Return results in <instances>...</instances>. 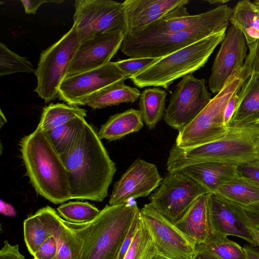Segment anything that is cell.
<instances>
[{
  "instance_id": "6da1fadb",
  "label": "cell",
  "mask_w": 259,
  "mask_h": 259,
  "mask_svg": "<svg viewBox=\"0 0 259 259\" xmlns=\"http://www.w3.org/2000/svg\"><path fill=\"white\" fill-rule=\"evenodd\" d=\"M68 176L72 199L101 202L116 171L101 139L87 121L71 148L60 156Z\"/></svg>"
},
{
  "instance_id": "7a4b0ae2",
  "label": "cell",
  "mask_w": 259,
  "mask_h": 259,
  "mask_svg": "<svg viewBox=\"0 0 259 259\" xmlns=\"http://www.w3.org/2000/svg\"><path fill=\"white\" fill-rule=\"evenodd\" d=\"M259 160V122L230 125L227 134L214 142L181 148H171L166 168L168 172L199 163L218 162L237 166Z\"/></svg>"
},
{
  "instance_id": "3957f363",
  "label": "cell",
  "mask_w": 259,
  "mask_h": 259,
  "mask_svg": "<svg viewBox=\"0 0 259 259\" xmlns=\"http://www.w3.org/2000/svg\"><path fill=\"white\" fill-rule=\"evenodd\" d=\"M140 210L136 202L107 205L91 222L64 220L79 245V259H116L131 226Z\"/></svg>"
},
{
  "instance_id": "277c9868",
  "label": "cell",
  "mask_w": 259,
  "mask_h": 259,
  "mask_svg": "<svg viewBox=\"0 0 259 259\" xmlns=\"http://www.w3.org/2000/svg\"><path fill=\"white\" fill-rule=\"evenodd\" d=\"M26 174L35 191L58 204L72 199L66 167L44 131L36 127L20 142Z\"/></svg>"
},
{
  "instance_id": "5b68a950",
  "label": "cell",
  "mask_w": 259,
  "mask_h": 259,
  "mask_svg": "<svg viewBox=\"0 0 259 259\" xmlns=\"http://www.w3.org/2000/svg\"><path fill=\"white\" fill-rule=\"evenodd\" d=\"M226 31L218 33L160 58L129 78L137 87H158L168 90L176 80L204 66Z\"/></svg>"
},
{
  "instance_id": "8992f818",
  "label": "cell",
  "mask_w": 259,
  "mask_h": 259,
  "mask_svg": "<svg viewBox=\"0 0 259 259\" xmlns=\"http://www.w3.org/2000/svg\"><path fill=\"white\" fill-rule=\"evenodd\" d=\"M251 72L250 57L248 54L242 67L201 112L179 131L175 144L181 148H188L214 142L226 135L229 130V126L224 122L226 106L231 96L241 88Z\"/></svg>"
},
{
  "instance_id": "52a82bcc",
  "label": "cell",
  "mask_w": 259,
  "mask_h": 259,
  "mask_svg": "<svg viewBox=\"0 0 259 259\" xmlns=\"http://www.w3.org/2000/svg\"><path fill=\"white\" fill-rule=\"evenodd\" d=\"M80 43L73 24L67 32L40 54L34 73L37 78L34 92L46 103L58 98L60 86Z\"/></svg>"
},
{
  "instance_id": "ba28073f",
  "label": "cell",
  "mask_w": 259,
  "mask_h": 259,
  "mask_svg": "<svg viewBox=\"0 0 259 259\" xmlns=\"http://www.w3.org/2000/svg\"><path fill=\"white\" fill-rule=\"evenodd\" d=\"M210 192L181 170L168 172L150 195V202L173 224L181 220L195 202Z\"/></svg>"
},
{
  "instance_id": "9c48e42d",
  "label": "cell",
  "mask_w": 259,
  "mask_h": 259,
  "mask_svg": "<svg viewBox=\"0 0 259 259\" xmlns=\"http://www.w3.org/2000/svg\"><path fill=\"white\" fill-rule=\"evenodd\" d=\"M227 29L224 26L210 25L168 33L124 37L120 50L130 58H161Z\"/></svg>"
},
{
  "instance_id": "30bf717a",
  "label": "cell",
  "mask_w": 259,
  "mask_h": 259,
  "mask_svg": "<svg viewBox=\"0 0 259 259\" xmlns=\"http://www.w3.org/2000/svg\"><path fill=\"white\" fill-rule=\"evenodd\" d=\"M73 24L80 42L97 35L124 30L122 3L112 0H76Z\"/></svg>"
},
{
  "instance_id": "8fae6325",
  "label": "cell",
  "mask_w": 259,
  "mask_h": 259,
  "mask_svg": "<svg viewBox=\"0 0 259 259\" xmlns=\"http://www.w3.org/2000/svg\"><path fill=\"white\" fill-rule=\"evenodd\" d=\"M206 80L198 79L193 73L182 78L170 96L163 119L179 131L192 121L211 100Z\"/></svg>"
},
{
  "instance_id": "7c38bea8",
  "label": "cell",
  "mask_w": 259,
  "mask_h": 259,
  "mask_svg": "<svg viewBox=\"0 0 259 259\" xmlns=\"http://www.w3.org/2000/svg\"><path fill=\"white\" fill-rule=\"evenodd\" d=\"M141 218L152 236L157 253L170 259H193L196 244L166 219L150 203L140 209Z\"/></svg>"
},
{
  "instance_id": "4fadbf2b",
  "label": "cell",
  "mask_w": 259,
  "mask_h": 259,
  "mask_svg": "<svg viewBox=\"0 0 259 259\" xmlns=\"http://www.w3.org/2000/svg\"><path fill=\"white\" fill-rule=\"evenodd\" d=\"M129 76L110 62L95 69L66 77L61 83L58 98L67 104L79 106L83 99L113 83Z\"/></svg>"
},
{
  "instance_id": "5bb4252c",
  "label": "cell",
  "mask_w": 259,
  "mask_h": 259,
  "mask_svg": "<svg viewBox=\"0 0 259 259\" xmlns=\"http://www.w3.org/2000/svg\"><path fill=\"white\" fill-rule=\"evenodd\" d=\"M247 44L242 31L231 24L214 60L208 80L210 90L218 93L243 66L247 56Z\"/></svg>"
},
{
  "instance_id": "9a60e30c",
  "label": "cell",
  "mask_w": 259,
  "mask_h": 259,
  "mask_svg": "<svg viewBox=\"0 0 259 259\" xmlns=\"http://www.w3.org/2000/svg\"><path fill=\"white\" fill-rule=\"evenodd\" d=\"M162 180L155 164L138 159L115 183L109 205L121 204L131 199L148 196L159 187Z\"/></svg>"
},
{
  "instance_id": "2e32d148",
  "label": "cell",
  "mask_w": 259,
  "mask_h": 259,
  "mask_svg": "<svg viewBox=\"0 0 259 259\" xmlns=\"http://www.w3.org/2000/svg\"><path fill=\"white\" fill-rule=\"evenodd\" d=\"M124 38L123 31L117 30L80 43L66 77L99 68L111 62L120 49Z\"/></svg>"
},
{
  "instance_id": "e0dca14e",
  "label": "cell",
  "mask_w": 259,
  "mask_h": 259,
  "mask_svg": "<svg viewBox=\"0 0 259 259\" xmlns=\"http://www.w3.org/2000/svg\"><path fill=\"white\" fill-rule=\"evenodd\" d=\"M189 3V0L124 1V37L137 36L153 22Z\"/></svg>"
},
{
  "instance_id": "ac0fdd59",
  "label": "cell",
  "mask_w": 259,
  "mask_h": 259,
  "mask_svg": "<svg viewBox=\"0 0 259 259\" xmlns=\"http://www.w3.org/2000/svg\"><path fill=\"white\" fill-rule=\"evenodd\" d=\"M207 201L211 231L227 237L236 236L257 246L246 223L228 201L210 193L207 194Z\"/></svg>"
},
{
  "instance_id": "d6986e66",
  "label": "cell",
  "mask_w": 259,
  "mask_h": 259,
  "mask_svg": "<svg viewBox=\"0 0 259 259\" xmlns=\"http://www.w3.org/2000/svg\"><path fill=\"white\" fill-rule=\"evenodd\" d=\"M61 220L62 218L54 208L47 206L24 221V241L33 256L47 239L58 232Z\"/></svg>"
},
{
  "instance_id": "ffe728a7",
  "label": "cell",
  "mask_w": 259,
  "mask_h": 259,
  "mask_svg": "<svg viewBox=\"0 0 259 259\" xmlns=\"http://www.w3.org/2000/svg\"><path fill=\"white\" fill-rule=\"evenodd\" d=\"M180 170L193 179L210 193H213L224 183L240 175L238 166L218 162L191 165Z\"/></svg>"
},
{
  "instance_id": "44dd1931",
  "label": "cell",
  "mask_w": 259,
  "mask_h": 259,
  "mask_svg": "<svg viewBox=\"0 0 259 259\" xmlns=\"http://www.w3.org/2000/svg\"><path fill=\"white\" fill-rule=\"evenodd\" d=\"M175 225L196 245L204 243L210 232L207 194L200 196Z\"/></svg>"
},
{
  "instance_id": "7402d4cb",
  "label": "cell",
  "mask_w": 259,
  "mask_h": 259,
  "mask_svg": "<svg viewBox=\"0 0 259 259\" xmlns=\"http://www.w3.org/2000/svg\"><path fill=\"white\" fill-rule=\"evenodd\" d=\"M124 81L113 83L88 96L81 101L79 106L87 105L96 109L135 102L141 93L137 88L126 85Z\"/></svg>"
},
{
  "instance_id": "603a6c76",
  "label": "cell",
  "mask_w": 259,
  "mask_h": 259,
  "mask_svg": "<svg viewBox=\"0 0 259 259\" xmlns=\"http://www.w3.org/2000/svg\"><path fill=\"white\" fill-rule=\"evenodd\" d=\"M239 95L237 108L229 125L259 122V75L251 72Z\"/></svg>"
},
{
  "instance_id": "cb8c5ba5",
  "label": "cell",
  "mask_w": 259,
  "mask_h": 259,
  "mask_svg": "<svg viewBox=\"0 0 259 259\" xmlns=\"http://www.w3.org/2000/svg\"><path fill=\"white\" fill-rule=\"evenodd\" d=\"M144 126L141 111L133 108L111 116L99 130L101 139L116 141L127 135L139 132Z\"/></svg>"
},
{
  "instance_id": "d4e9b609",
  "label": "cell",
  "mask_w": 259,
  "mask_h": 259,
  "mask_svg": "<svg viewBox=\"0 0 259 259\" xmlns=\"http://www.w3.org/2000/svg\"><path fill=\"white\" fill-rule=\"evenodd\" d=\"M213 194L233 203L247 206L259 201V184L240 175L224 183Z\"/></svg>"
},
{
  "instance_id": "484cf974",
  "label": "cell",
  "mask_w": 259,
  "mask_h": 259,
  "mask_svg": "<svg viewBox=\"0 0 259 259\" xmlns=\"http://www.w3.org/2000/svg\"><path fill=\"white\" fill-rule=\"evenodd\" d=\"M231 23L243 33L248 45L259 39V1L238 2L233 9Z\"/></svg>"
},
{
  "instance_id": "4316f807",
  "label": "cell",
  "mask_w": 259,
  "mask_h": 259,
  "mask_svg": "<svg viewBox=\"0 0 259 259\" xmlns=\"http://www.w3.org/2000/svg\"><path fill=\"white\" fill-rule=\"evenodd\" d=\"M167 93L158 87L148 88L141 94L140 111L143 121L150 130L153 129L163 117Z\"/></svg>"
},
{
  "instance_id": "83f0119b",
  "label": "cell",
  "mask_w": 259,
  "mask_h": 259,
  "mask_svg": "<svg viewBox=\"0 0 259 259\" xmlns=\"http://www.w3.org/2000/svg\"><path fill=\"white\" fill-rule=\"evenodd\" d=\"M87 111L78 106L51 104L44 108L37 128L47 131L79 116L85 117Z\"/></svg>"
},
{
  "instance_id": "f1b7e54d",
  "label": "cell",
  "mask_w": 259,
  "mask_h": 259,
  "mask_svg": "<svg viewBox=\"0 0 259 259\" xmlns=\"http://www.w3.org/2000/svg\"><path fill=\"white\" fill-rule=\"evenodd\" d=\"M197 251L209 253L219 259H246L243 247L225 236L210 231L206 241L196 245Z\"/></svg>"
},
{
  "instance_id": "f546056e",
  "label": "cell",
  "mask_w": 259,
  "mask_h": 259,
  "mask_svg": "<svg viewBox=\"0 0 259 259\" xmlns=\"http://www.w3.org/2000/svg\"><path fill=\"white\" fill-rule=\"evenodd\" d=\"M85 122L84 117L79 116L44 132L57 152L62 156L71 148Z\"/></svg>"
},
{
  "instance_id": "4dcf8cb0",
  "label": "cell",
  "mask_w": 259,
  "mask_h": 259,
  "mask_svg": "<svg viewBox=\"0 0 259 259\" xmlns=\"http://www.w3.org/2000/svg\"><path fill=\"white\" fill-rule=\"evenodd\" d=\"M59 215L67 222L85 223L93 220L100 212L97 207L88 202L71 201L57 208Z\"/></svg>"
},
{
  "instance_id": "1f68e13d",
  "label": "cell",
  "mask_w": 259,
  "mask_h": 259,
  "mask_svg": "<svg viewBox=\"0 0 259 259\" xmlns=\"http://www.w3.org/2000/svg\"><path fill=\"white\" fill-rule=\"evenodd\" d=\"M156 253L154 240L141 218L136 235L123 259H151Z\"/></svg>"
},
{
  "instance_id": "d6a6232c",
  "label": "cell",
  "mask_w": 259,
  "mask_h": 259,
  "mask_svg": "<svg viewBox=\"0 0 259 259\" xmlns=\"http://www.w3.org/2000/svg\"><path fill=\"white\" fill-rule=\"evenodd\" d=\"M32 63L25 57L10 50L4 44L0 43V76L15 73H35Z\"/></svg>"
},
{
  "instance_id": "836d02e7",
  "label": "cell",
  "mask_w": 259,
  "mask_h": 259,
  "mask_svg": "<svg viewBox=\"0 0 259 259\" xmlns=\"http://www.w3.org/2000/svg\"><path fill=\"white\" fill-rule=\"evenodd\" d=\"M55 236L58 242V249L55 259H79L78 242L62 218L60 229Z\"/></svg>"
},
{
  "instance_id": "e575fe53",
  "label": "cell",
  "mask_w": 259,
  "mask_h": 259,
  "mask_svg": "<svg viewBox=\"0 0 259 259\" xmlns=\"http://www.w3.org/2000/svg\"><path fill=\"white\" fill-rule=\"evenodd\" d=\"M160 58H130L115 62L117 67L129 78L156 62Z\"/></svg>"
},
{
  "instance_id": "d590c367",
  "label": "cell",
  "mask_w": 259,
  "mask_h": 259,
  "mask_svg": "<svg viewBox=\"0 0 259 259\" xmlns=\"http://www.w3.org/2000/svg\"><path fill=\"white\" fill-rule=\"evenodd\" d=\"M227 201L230 203L246 225L259 230V201L247 206H241Z\"/></svg>"
},
{
  "instance_id": "8d00e7d4",
  "label": "cell",
  "mask_w": 259,
  "mask_h": 259,
  "mask_svg": "<svg viewBox=\"0 0 259 259\" xmlns=\"http://www.w3.org/2000/svg\"><path fill=\"white\" fill-rule=\"evenodd\" d=\"M58 249V242L55 236L50 237L39 247L33 256L35 259H55Z\"/></svg>"
},
{
  "instance_id": "74e56055",
  "label": "cell",
  "mask_w": 259,
  "mask_h": 259,
  "mask_svg": "<svg viewBox=\"0 0 259 259\" xmlns=\"http://www.w3.org/2000/svg\"><path fill=\"white\" fill-rule=\"evenodd\" d=\"M141 219L140 211L137 214L128 230L127 235L122 244L116 259H123L134 239L138 230Z\"/></svg>"
},
{
  "instance_id": "f35d334b",
  "label": "cell",
  "mask_w": 259,
  "mask_h": 259,
  "mask_svg": "<svg viewBox=\"0 0 259 259\" xmlns=\"http://www.w3.org/2000/svg\"><path fill=\"white\" fill-rule=\"evenodd\" d=\"M240 175L248 178L259 184V160L238 166Z\"/></svg>"
},
{
  "instance_id": "ab89813d",
  "label": "cell",
  "mask_w": 259,
  "mask_h": 259,
  "mask_svg": "<svg viewBox=\"0 0 259 259\" xmlns=\"http://www.w3.org/2000/svg\"><path fill=\"white\" fill-rule=\"evenodd\" d=\"M0 259H25V256L20 253L18 244L12 245L6 240L0 250Z\"/></svg>"
},
{
  "instance_id": "60d3db41",
  "label": "cell",
  "mask_w": 259,
  "mask_h": 259,
  "mask_svg": "<svg viewBox=\"0 0 259 259\" xmlns=\"http://www.w3.org/2000/svg\"><path fill=\"white\" fill-rule=\"evenodd\" d=\"M240 90L234 93L231 96L226 106L224 115V122L225 125L227 126H229L237 108L239 99V92Z\"/></svg>"
},
{
  "instance_id": "b9f144b4",
  "label": "cell",
  "mask_w": 259,
  "mask_h": 259,
  "mask_svg": "<svg viewBox=\"0 0 259 259\" xmlns=\"http://www.w3.org/2000/svg\"><path fill=\"white\" fill-rule=\"evenodd\" d=\"M21 2L24 7L25 12L27 14H35L39 7L42 4L47 3H54L61 4L64 1L53 0H22Z\"/></svg>"
},
{
  "instance_id": "7bdbcfd3",
  "label": "cell",
  "mask_w": 259,
  "mask_h": 259,
  "mask_svg": "<svg viewBox=\"0 0 259 259\" xmlns=\"http://www.w3.org/2000/svg\"><path fill=\"white\" fill-rule=\"evenodd\" d=\"M250 57L252 73L259 75V39L248 45Z\"/></svg>"
},
{
  "instance_id": "ee69618b",
  "label": "cell",
  "mask_w": 259,
  "mask_h": 259,
  "mask_svg": "<svg viewBox=\"0 0 259 259\" xmlns=\"http://www.w3.org/2000/svg\"><path fill=\"white\" fill-rule=\"evenodd\" d=\"M0 212L1 214L8 217H15L17 212L15 208L10 203L3 201H0Z\"/></svg>"
},
{
  "instance_id": "f6af8a7d",
  "label": "cell",
  "mask_w": 259,
  "mask_h": 259,
  "mask_svg": "<svg viewBox=\"0 0 259 259\" xmlns=\"http://www.w3.org/2000/svg\"><path fill=\"white\" fill-rule=\"evenodd\" d=\"M246 259H259V251L251 245H246L243 247Z\"/></svg>"
},
{
  "instance_id": "bcb514c9",
  "label": "cell",
  "mask_w": 259,
  "mask_h": 259,
  "mask_svg": "<svg viewBox=\"0 0 259 259\" xmlns=\"http://www.w3.org/2000/svg\"><path fill=\"white\" fill-rule=\"evenodd\" d=\"M193 259H219L215 256L201 251H197V254Z\"/></svg>"
},
{
  "instance_id": "7dc6e473",
  "label": "cell",
  "mask_w": 259,
  "mask_h": 259,
  "mask_svg": "<svg viewBox=\"0 0 259 259\" xmlns=\"http://www.w3.org/2000/svg\"><path fill=\"white\" fill-rule=\"evenodd\" d=\"M246 225L253 238L255 241L257 246H259V230L254 228L249 225Z\"/></svg>"
},
{
  "instance_id": "c3c4849f",
  "label": "cell",
  "mask_w": 259,
  "mask_h": 259,
  "mask_svg": "<svg viewBox=\"0 0 259 259\" xmlns=\"http://www.w3.org/2000/svg\"><path fill=\"white\" fill-rule=\"evenodd\" d=\"M210 4H225L226 3L229 2V0H209V1H205Z\"/></svg>"
},
{
  "instance_id": "681fc988",
  "label": "cell",
  "mask_w": 259,
  "mask_h": 259,
  "mask_svg": "<svg viewBox=\"0 0 259 259\" xmlns=\"http://www.w3.org/2000/svg\"><path fill=\"white\" fill-rule=\"evenodd\" d=\"M151 259H170L166 256L156 253Z\"/></svg>"
},
{
  "instance_id": "f907efd6",
  "label": "cell",
  "mask_w": 259,
  "mask_h": 259,
  "mask_svg": "<svg viewBox=\"0 0 259 259\" xmlns=\"http://www.w3.org/2000/svg\"><path fill=\"white\" fill-rule=\"evenodd\" d=\"M32 259H35V258H32Z\"/></svg>"
},
{
  "instance_id": "816d5d0a",
  "label": "cell",
  "mask_w": 259,
  "mask_h": 259,
  "mask_svg": "<svg viewBox=\"0 0 259 259\" xmlns=\"http://www.w3.org/2000/svg\"><path fill=\"white\" fill-rule=\"evenodd\" d=\"M258 1H259V0H258Z\"/></svg>"
}]
</instances>
